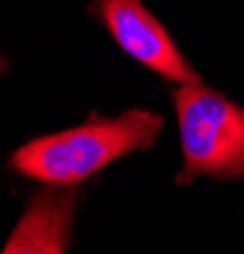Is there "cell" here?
I'll return each instance as SVG.
<instances>
[{"instance_id":"obj_2","label":"cell","mask_w":244,"mask_h":254,"mask_svg":"<svg viewBox=\"0 0 244 254\" xmlns=\"http://www.w3.org/2000/svg\"><path fill=\"white\" fill-rule=\"evenodd\" d=\"M183 168L178 183L198 176L244 178V107L203 84H178L173 92Z\"/></svg>"},{"instance_id":"obj_4","label":"cell","mask_w":244,"mask_h":254,"mask_svg":"<svg viewBox=\"0 0 244 254\" xmlns=\"http://www.w3.org/2000/svg\"><path fill=\"white\" fill-rule=\"evenodd\" d=\"M71 219V196L36 198L28 214L15 226L3 252H64Z\"/></svg>"},{"instance_id":"obj_1","label":"cell","mask_w":244,"mask_h":254,"mask_svg":"<svg viewBox=\"0 0 244 254\" xmlns=\"http://www.w3.org/2000/svg\"><path fill=\"white\" fill-rule=\"evenodd\" d=\"M163 120L148 110H130L120 117H92L64 132L38 137L18 147L13 171L46 186H76L132 150H148Z\"/></svg>"},{"instance_id":"obj_3","label":"cell","mask_w":244,"mask_h":254,"mask_svg":"<svg viewBox=\"0 0 244 254\" xmlns=\"http://www.w3.org/2000/svg\"><path fill=\"white\" fill-rule=\"evenodd\" d=\"M107 31L132 59L176 84H198V74L181 56L168 31L142 0H92Z\"/></svg>"},{"instance_id":"obj_5","label":"cell","mask_w":244,"mask_h":254,"mask_svg":"<svg viewBox=\"0 0 244 254\" xmlns=\"http://www.w3.org/2000/svg\"><path fill=\"white\" fill-rule=\"evenodd\" d=\"M0 71H3V59H0Z\"/></svg>"}]
</instances>
